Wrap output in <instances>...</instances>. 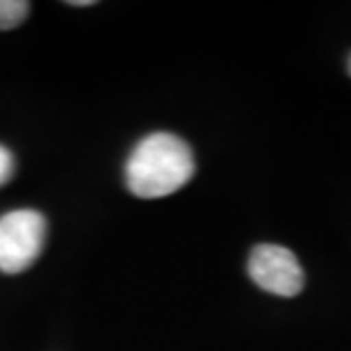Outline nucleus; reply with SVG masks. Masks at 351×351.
<instances>
[{"mask_svg": "<svg viewBox=\"0 0 351 351\" xmlns=\"http://www.w3.org/2000/svg\"><path fill=\"white\" fill-rule=\"evenodd\" d=\"M194 176V153L171 132H153L132 149L125 162V185L139 199H162Z\"/></svg>", "mask_w": 351, "mask_h": 351, "instance_id": "f257e3e1", "label": "nucleus"}, {"mask_svg": "<svg viewBox=\"0 0 351 351\" xmlns=\"http://www.w3.org/2000/svg\"><path fill=\"white\" fill-rule=\"evenodd\" d=\"M46 219L37 210H14L0 219V271L21 274L41 254Z\"/></svg>", "mask_w": 351, "mask_h": 351, "instance_id": "f03ea898", "label": "nucleus"}, {"mask_svg": "<svg viewBox=\"0 0 351 351\" xmlns=\"http://www.w3.org/2000/svg\"><path fill=\"white\" fill-rule=\"evenodd\" d=\"M247 269L261 290L276 297H297L306 283V274L297 256L280 244H258L251 251Z\"/></svg>", "mask_w": 351, "mask_h": 351, "instance_id": "7ed1b4c3", "label": "nucleus"}, {"mask_svg": "<svg viewBox=\"0 0 351 351\" xmlns=\"http://www.w3.org/2000/svg\"><path fill=\"white\" fill-rule=\"evenodd\" d=\"M30 12V3L25 0H0V30H12L21 25Z\"/></svg>", "mask_w": 351, "mask_h": 351, "instance_id": "20e7f679", "label": "nucleus"}, {"mask_svg": "<svg viewBox=\"0 0 351 351\" xmlns=\"http://www.w3.org/2000/svg\"><path fill=\"white\" fill-rule=\"evenodd\" d=\"M14 173V156L5 146H0V185H5Z\"/></svg>", "mask_w": 351, "mask_h": 351, "instance_id": "39448f33", "label": "nucleus"}, {"mask_svg": "<svg viewBox=\"0 0 351 351\" xmlns=\"http://www.w3.org/2000/svg\"><path fill=\"white\" fill-rule=\"evenodd\" d=\"M347 71H349V75H351V58H349V64H347Z\"/></svg>", "mask_w": 351, "mask_h": 351, "instance_id": "423d86ee", "label": "nucleus"}]
</instances>
